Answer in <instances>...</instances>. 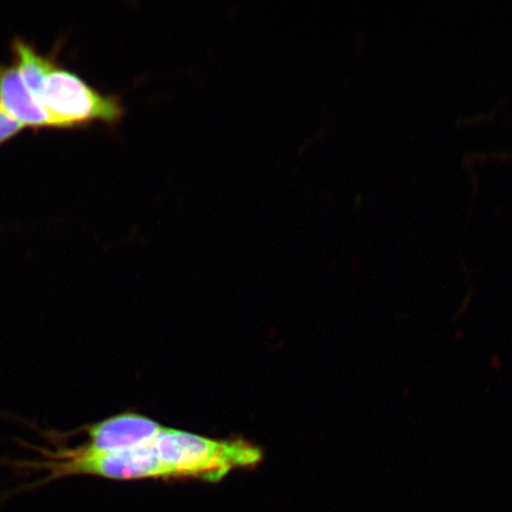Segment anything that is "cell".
Instances as JSON below:
<instances>
[{"mask_svg":"<svg viewBox=\"0 0 512 512\" xmlns=\"http://www.w3.org/2000/svg\"><path fill=\"white\" fill-rule=\"evenodd\" d=\"M162 425L133 412L111 416L96 424L83 426L75 434H85L83 447L95 452H115L136 447L155 438Z\"/></svg>","mask_w":512,"mask_h":512,"instance_id":"7a4b0ae2","label":"cell"},{"mask_svg":"<svg viewBox=\"0 0 512 512\" xmlns=\"http://www.w3.org/2000/svg\"><path fill=\"white\" fill-rule=\"evenodd\" d=\"M24 130L25 128L18 121L0 108V146L10 142Z\"/></svg>","mask_w":512,"mask_h":512,"instance_id":"277c9868","label":"cell"},{"mask_svg":"<svg viewBox=\"0 0 512 512\" xmlns=\"http://www.w3.org/2000/svg\"><path fill=\"white\" fill-rule=\"evenodd\" d=\"M12 60L32 95L53 118L57 130L95 124L117 126L126 115L119 95L105 94L63 66L56 50L42 54L22 37L11 42Z\"/></svg>","mask_w":512,"mask_h":512,"instance_id":"6da1fadb","label":"cell"},{"mask_svg":"<svg viewBox=\"0 0 512 512\" xmlns=\"http://www.w3.org/2000/svg\"><path fill=\"white\" fill-rule=\"evenodd\" d=\"M0 108L24 128L35 132L57 130L55 121L29 91L14 63H0Z\"/></svg>","mask_w":512,"mask_h":512,"instance_id":"3957f363","label":"cell"}]
</instances>
